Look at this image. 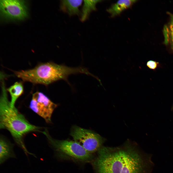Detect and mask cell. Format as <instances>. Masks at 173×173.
Returning a JSON list of instances; mask_svg holds the SVG:
<instances>
[{
	"label": "cell",
	"instance_id": "6da1fadb",
	"mask_svg": "<svg viewBox=\"0 0 173 173\" xmlns=\"http://www.w3.org/2000/svg\"><path fill=\"white\" fill-rule=\"evenodd\" d=\"M0 99V129L10 133L17 145L27 155L32 153L27 150L24 141L25 135L32 132L41 131L42 128L32 124L20 113L15 106L11 105L4 85Z\"/></svg>",
	"mask_w": 173,
	"mask_h": 173
},
{
	"label": "cell",
	"instance_id": "7a4b0ae2",
	"mask_svg": "<svg viewBox=\"0 0 173 173\" xmlns=\"http://www.w3.org/2000/svg\"><path fill=\"white\" fill-rule=\"evenodd\" d=\"M143 165L137 145L129 141L115 148L104 159L103 173H142Z\"/></svg>",
	"mask_w": 173,
	"mask_h": 173
},
{
	"label": "cell",
	"instance_id": "3957f363",
	"mask_svg": "<svg viewBox=\"0 0 173 173\" xmlns=\"http://www.w3.org/2000/svg\"><path fill=\"white\" fill-rule=\"evenodd\" d=\"M46 136L49 144L57 152L72 159L84 162L89 161L93 156L74 141L59 140L53 139L46 129L42 132Z\"/></svg>",
	"mask_w": 173,
	"mask_h": 173
},
{
	"label": "cell",
	"instance_id": "277c9868",
	"mask_svg": "<svg viewBox=\"0 0 173 173\" xmlns=\"http://www.w3.org/2000/svg\"><path fill=\"white\" fill-rule=\"evenodd\" d=\"M70 135L75 141L91 154L97 152L105 141L99 134L77 126L72 127Z\"/></svg>",
	"mask_w": 173,
	"mask_h": 173
},
{
	"label": "cell",
	"instance_id": "5b68a950",
	"mask_svg": "<svg viewBox=\"0 0 173 173\" xmlns=\"http://www.w3.org/2000/svg\"><path fill=\"white\" fill-rule=\"evenodd\" d=\"M57 106L43 93L37 92L33 94L29 107L47 123H50L52 113Z\"/></svg>",
	"mask_w": 173,
	"mask_h": 173
},
{
	"label": "cell",
	"instance_id": "8992f818",
	"mask_svg": "<svg viewBox=\"0 0 173 173\" xmlns=\"http://www.w3.org/2000/svg\"><path fill=\"white\" fill-rule=\"evenodd\" d=\"M0 8L2 15L8 19L21 20L27 15V7L22 0H0Z\"/></svg>",
	"mask_w": 173,
	"mask_h": 173
},
{
	"label": "cell",
	"instance_id": "52a82bcc",
	"mask_svg": "<svg viewBox=\"0 0 173 173\" xmlns=\"http://www.w3.org/2000/svg\"><path fill=\"white\" fill-rule=\"evenodd\" d=\"M13 144L3 136L0 139V164L3 163L11 158H16Z\"/></svg>",
	"mask_w": 173,
	"mask_h": 173
},
{
	"label": "cell",
	"instance_id": "ba28073f",
	"mask_svg": "<svg viewBox=\"0 0 173 173\" xmlns=\"http://www.w3.org/2000/svg\"><path fill=\"white\" fill-rule=\"evenodd\" d=\"M82 0H61L60 7L61 10L67 13L69 16L79 15L80 13L79 7Z\"/></svg>",
	"mask_w": 173,
	"mask_h": 173
},
{
	"label": "cell",
	"instance_id": "9c48e42d",
	"mask_svg": "<svg viewBox=\"0 0 173 173\" xmlns=\"http://www.w3.org/2000/svg\"><path fill=\"white\" fill-rule=\"evenodd\" d=\"M137 1L135 0H118L107 10L111 17L119 14L124 10L130 7Z\"/></svg>",
	"mask_w": 173,
	"mask_h": 173
},
{
	"label": "cell",
	"instance_id": "30bf717a",
	"mask_svg": "<svg viewBox=\"0 0 173 173\" xmlns=\"http://www.w3.org/2000/svg\"><path fill=\"white\" fill-rule=\"evenodd\" d=\"M169 22L164 26L163 31L164 43L170 46L173 51V14H170Z\"/></svg>",
	"mask_w": 173,
	"mask_h": 173
},
{
	"label": "cell",
	"instance_id": "8fae6325",
	"mask_svg": "<svg viewBox=\"0 0 173 173\" xmlns=\"http://www.w3.org/2000/svg\"><path fill=\"white\" fill-rule=\"evenodd\" d=\"M7 90L11 96V105L12 106H15L17 100L23 92L24 88L22 83L20 82H16L7 89Z\"/></svg>",
	"mask_w": 173,
	"mask_h": 173
},
{
	"label": "cell",
	"instance_id": "7c38bea8",
	"mask_svg": "<svg viewBox=\"0 0 173 173\" xmlns=\"http://www.w3.org/2000/svg\"><path fill=\"white\" fill-rule=\"evenodd\" d=\"M82 11L81 13L80 20L83 22L88 18L92 11L96 10V5L98 3L101 1V0H84Z\"/></svg>",
	"mask_w": 173,
	"mask_h": 173
},
{
	"label": "cell",
	"instance_id": "4fadbf2b",
	"mask_svg": "<svg viewBox=\"0 0 173 173\" xmlns=\"http://www.w3.org/2000/svg\"><path fill=\"white\" fill-rule=\"evenodd\" d=\"M147 66L150 69L154 70L160 66L159 62L155 61L150 60L148 61L146 64Z\"/></svg>",
	"mask_w": 173,
	"mask_h": 173
},
{
	"label": "cell",
	"instance_id": "5bb4252c",
	"mask_svg": "<svg viewBox=\"0 0 173 173\" xmlns=\"http://www.w3.org/2000/svg\"><path fill=\"white\" fill-rule=\"evenodd\" d=\"M171 111H173V103L171 107Z\"/></svg>",
	"mask_w": 173,
	"mask_h": 173
}]
</instances>
